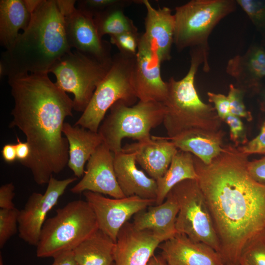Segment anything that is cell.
Here are the masks:
<instances>
[{"label":"cell","mask_w":265,"mask_h":265,"mask_svg":"<svg viewBox=\"0 0 265 265\" xmlns=\"http://www.w3.org/2000/svg\"><path fill=\"white\" fill-rule=\"evenodd\" d=\"M260 105L261 110L265 112V92L260 101Z\"/></svg>","instance_id":"44"},{"label":"cell","mask_w":265,"mask_h":265,"mask_svg":"<svg viewBox=\"0 0 265 265\" xmlns=\"http://www.w3.org/2000/svg\"><path fill=\"white\" fill-rule=\"evenodd\" d=\"M112 265H115V264L114 263Z\"/></svg>","instance_id":"47"},{"label":"cell","mask_w":265,"mask_h":265,"mask_svg":"<svg viewBox=\"0 0 265 265\" xmlns=\"http://www.w3.org/2000/svg\"><path fill=\"white\" fill-rule=\"evenodd\" d=\"M124 7L114 6L95 15L94 19L101 37L128 32H138L133 21L123 12Z\"/></svg>","instance_id":"28"},{"label":"cell","mask_w":265,"mask_h":265,"mask_svg":"<svg viewBox=\"0 0 265 265\" xmlns=\"http://www.w3.org/2000/svg\"><path fill=\"white\" fill-rule=\"evenodd\" d=\"M135 58L120 52L112 57L109 70L74 125L97 132L106 113L116 102L122 101L129 106L136 104L138 98L133 84Z\"/></svg>","instance_id":"7"},{"label":"cell","mask_w":265,"mask_h":265,"mask_svg":"<svg viewBox=\"0 0 265 265\" xmlns=\"http://www.w3.org/2000/svg\"><path fill=\"white\" fill-rule=\"evenodd\" d=\"M164 114L165 107L161 103L139 101L129 106L118 101L110 108L98 132L113 154L120 152L124 138L137 141L150 139L151 130L163 122Z\"/></svg>","instance_id":"6"},{"label":"cell","mask_w":265,"mask_h":265,"mask_svg":"<svg viewBox=\"0 0 265 265\" xmlns=\"http://www.w3.org/2000/svg\"><path fill=\"white\" fill-rule=\"evenodd\" d=\"M178 212V202L170 191L162 203L150 206L147 210L135 214L132 223L137 229L151 230L171 238L177 233L176 221Z\"/></svg>","instance_id":"24"},{"label":"cell","mask_w":265,"mask_h":265,"mask_svg":"<svg viewBox=\"0 0 265 265\" xmlns=\"http://www.w3.org/2000/svg\"><path fill=\"white\" fill-rule=\"evenodd\" d=\"M141 34L128 32L110 36V43L115 46L124 54L135 56L137 54Z\"/></svg>","instance_id":"32"},{"label":"cell","mask_w":265,"mask_h":265,"mask_svg":"<svg viewBox=\"0 0 265 265\" xmlns=\"http://www.w3.org/2000/svg\"><path fill=\"white\" fill-rule=\"evenodd\" d=\"M70 191L75 194L89 191L114 198L125 197L116 179L113 153L104 142L91 155L82 179Z\"/></svg>","instance_id":"16"},{"label":"cell","mask_w":265,"mask_h":265,"mask_svg":"<svg viewBox=\"0 0 265 265\" xmlns=\"http://www.w3.org/2000/svg\"><path fill=\"white\" fill-rule=\"evenodd\" d=\"M170 191L179 206L176 221L177 233L185 234L194 241L203 242L220 254L219 239L197 180H184Z\"/></svg>","instance_id":"10"},{"label":"cell","mask_w":265,"mask_h":265,"mask_svg":"<svg viewBox=\"0 0 265 265\" xmlns=\"http://www.w3.org/2000/svg\"><path fill=\"white\" fill-rule=\"evenodd\" d=\"M222 130L210 131L201 129L186 132L176 137L167 138L180 150L191 153L206 164H210L222 152Z\"/></svg>","instance_id":"23"},{"label":"cell","mask_w":265,"mask_h":265,"mask_svg":"<svg viewBox=\"0 0 265 265\" xmlns=\"http://www.w3.org/2000/svg\"><path fill=\"white\" fill-rule=\"evenodd\" d=\"M158 247L168 265H225L214 249L183 234L177 233Z\"/></svg>","instance_id":"17"},{"label":"cell","mask_w":265,"mask_h":265,"mask_svg":"<svg viewBox=\"0 0 265 265\" xmlns=\"http://www.w3.org/2000/svg\"><path fill=\"white\" fill-rule=\"evenodd\" d=\"M132 1L125 0H82L77 1V8L88 12L94 17L112 7L120 6L125 7Z\"/></svg>","instance_id":"34"},{"label":"cell","mask_w":265,"mask_h":265,"mask_svg":"<svg viewBox=\"0 0 265 265\" xmlns=\"http://www.w3.org/2000/svg\"><path fill=\"white\" fill-rule=\"evenodd\" d=\"M77 180L76 177L57 180L53 176L44 194L34 192L29 196L18 218L19 236L22 240L36 246L48 213L68 186Z\"/></svg>","instance_id":"11"},{"label":"cell","mask_w":265,"mask_h":265,"mask_svg":"<svg viewBox=\"0 0 265 265\" xmlns=\"http://www.w3.org/2000/svg\"><path fill=\"white\" fill-rule=\"evenodd\" d=\"M248 156L234 145L223 146L209 164L193 156L225 265L239 262L246 247L265 229V185L250 175Z\"/></svg>","instance_id":"1"},{"label":"cell","mask_w":265,"mask_h":265,"mask_svg":"<svg viewBox=\"0 0 265 265\" xmlns=\"http://www.w3.org/2000/svg\"><path fill=\"white\" fill-rule=\"evenodd\" d=\"M229 126L230 137L236 147L241 144L245 145L247 142L244 125L240 118L229 114L223 121Z\"/></svg>","instance_id":"35"},{"label":"cell","mask_w":265,"mask_h":265,"mask_svg":"<svg viewBox=\"0 0 265 265\" xmlns=\"http://www.w3.org/2000/svg\"><path fill=\"white\" fill-rule=\"evenodd\" d=\"M62 132L69 144L68 166L76 177H81L85 172V164L103 143L102 137L98 132L67 122L64 123Z\"/></svg>","instance_id":"22"},{"label":"cell","mask_w":265,"mask_h":265,"mask_svg":"<svg viewBox=\"0 0 265 265\" xmlns=\"http://www.w3.org/2000/svg\"><path fill=\"white\" fill-rule=\"evenodd\" d=\"M226 72L236 80V87L245 93L258 92L265 77V50L258 46L250 47L244 54L229 60Z\"/></svg>","instance_id":"21"},{"label":"cell","mask_w":265,"mask_h":265,"mask_svg":"<svg viewBox=\"0 0 265 265\" xmlns=\"http://www.w3.org/2000/svg\"><path fill=\"white\" fill-rule=\"evenodd\" d=\"M113 155L116 179L125 196H137L156 201L157 182L137 168L135 153L122 151Z\"/></svg>","instance_id":"19"},{"label":"cell","mask_w":265,"mask_h":265,"mask_svg":"<svg viewBox=\"0 0 265 265\" xmlns=\"http://www.w3.org/2000/svg\"><path fill=\"white\" fill-rule=\"evenodd\" d=\"M207 95L210 102L214 105V107L219 117L223 121L229 115L230 104L228 97L222 94L208 92Z\"/></svg>","instance_id":"37"},{"label":"cell","mask_w":265,"mask_h":265,"mask_svg":"<svg viewBox=\"0 0 265 265\" xmlns=\"http://www.w3.org/2000/svg\"><path fill=\"white\" fill-rule=\"evenodd\" d=\"M238 147L248 156L255 154H265V122L262 125L259 133L255 138Z\"/></svg>","instance_id":"36"},{"label":"cell","mask_w":265,"mask_h":265,"mask_svg":"<svg viewBox=\"0 0 265 265\" xmlns=\"http://www.w3.org/2000/svg\"><path fill=\"white\" fill-rule=\"evenodd\" d=\"M20 210L15 208L0 210V248L3 247L7 241L17 231Z\"/></svg>","instance_id":"29"},{"label":"cell","mask_w":265,"mask_h":265,"mask_svg":"<svg viewBox=\"0 0 265 265\" xmlns=\"http://www.w3.org/2000/svg\"><path fill=\"white\" fill-rule=\"evenodd\" d=\"M15 186L12 183L1 186L0 187V208L11 209L15 208L13 199L15 196Z\"/></svg>","instance_id":"39"},{"label":"cell","mask_w":265,"mask_h":265,"mask_svg":"<svg viewBox=\"0 0 265 265\" xmlns=\"http://www.w3.org/2000/svg\"><path fill=\"white\" fill-rule=\"evenodd\" d=\"M111 61L112 58L100 61L74 50L59 59L49 73L55 76V83L60 89L73 94L74 110L82 113Z\"/></svg>","instance_id":"9"},{"label":"cell","mask_w":265,"mask_h":265,"mask_svg":"<svg viewBox=\"0 0 265 265\" xmlns=\"http://www.w3.org/2000/svg\"><path fill=\"white\" fill-rule=\"evenodd\" d=\"M17 143L15 144L17 154V159L22 164L27 161L31 154V149L28 143L20 140L18 137H16Z\"/></svg>","instance_id":"40"},{"label":"cell","mask_w":265,"mask_h":265,"mask_svg":"<svg viewBox=\"0 0 265 265\" xmlns=\"http://www.w3.org/2000/svg\"><path fill=\"white\" fill-rule=\"evenodd\" d=\"M245 92L232 84L229 86V91L227 96L230 104V114L239 118H243L248 121L252 120V116L248 111L243 102Z\"/></svg>","instance_id":"33"},{"label":"cell","mask_w":265,"mask_h":265,"mask_svg":"<svg viewBox=\"0 0 265 265\" xmlns=\"http://www.w3.org/2000/svg\"><path fill=\"white\" fill-rule=\"evenodd\" d=\"M8 83L14 102L9 127L22 131L31 149L22 165L30 170L37 185L47 184L68 165L69 144L62 130L65 119L73 116V100L48 74L9 78Z\"/></svg>","instance_id":"2"},{"label":"cell","mask_w":265,"mask_h":265,"mask_svg":"<svg viewBox=\"0 0 265 265\" xmlns=\"http://www.w3.org/2000/svg\"><path fill=\"white\" fill-rule=\"evenodd\" d=\"M178 150L167 137L151 135L149 139L126 145L122 151L135 153L136 162L157 181L166 173Z\"/></svg>","instance_id":"18"},{"label":"cell","mask_w":265,"mask_h":265,"mask_svg":"<svg viewBox=\"0 0 265 265\" xmlns=\"http://www.w3.org/2000/svg\"><path fill=\"white\" fill-rule=\"evenodd\" d=\"M197 179L193 155L178 149L166 173L156 181L157 195L155 204L162 203L169 191L178 183L186 180Z\"/></svg>","instance_id":"27"},{"label":"cell","mask_w":265,"mask_h":265,"mask_svg":"<svg viewBox=\"0 0 265 265\" xmlns=\"http://www.w3.org/2000/svg\"><path fill=\"white\" fill-rule=\"evenodd\" d=\"M146 9L144 35L156 49L162 62L171 58L174 44L175 18L167 7L154 8L148 0H139Z\"/></svg>","instance_id":"20"},{"label":"cell","mask_w":265,"mask_h":265,"mask_svg":"<svg viewBox=\"0 0 265 265\" xmlns=\"http://www.w3.org/2000/svg\"><path fill=\"white\" fill-rule=\"evenodd\" d=\"M83 194L95 214L99 229L114 242L122 227L132 216L155 204V200L137 196L110 198L89 191Z\"/></svg>","instance_id":"12"},{"label":"cell","mask_w":265,"mask_h":265,"mask_svg":"<svg viewBox=\"0 0 265 265\" xmlns=\"http://www.w3.org/2000/svg\"><path fill=\"white\" fill-rule=\"evenodd\" d=\"M72 50L64 17L56 0H41L30 23L12 46L1 54L6 75L49 73L53 64Z\"/></svg>","instance_id":"3"},{"label":"cell","mask_w":265,"mask_h":265,"mask_svg":"<svg viewBox=\"0 0 265 265\" xmlns=\"http://www.w3.org/2000/svg\"><path fill=\"white\" fill-rule=\"evenodd\" d=\"M247 169L250 175L254 180L265 185V157L258 159L249 161Z\"/></svg>","instance_id":"38"},{"label":"cell","mask_w":265,"mask_h":265,"mask_svg":"<svg viewBox=\"0 0 265 265\" xmlns=\"http://www.w3.org/2000/svg\"><path fill=\"white\" fill-rule=\"evenodd\" d=\"M248 265L246 263H245L244 261L240 260L239 262H238L237 264H229V265Z\"/></svg>","instance_id":"45"},{"label":"cell","mask_w":265,"mask_h":265,"mask_svg":"<svg viewBox=\"0 0 265 265\" xmlns=\"http://www.w3.org/2000/svg\"><path fill=\"white\" fill-rule=\"evenodd\" d=\"M98 229L95 214L86 200L70 202L46 220L36 246V255L54 258L72 251Z\"/></svg>","instance_id":"5"},{"label":"cell","mask_w":265,"mask_h":265,"mask_svg":"<svg viewBox=\"0 0 265 265\" xmlns=\"http://www.w3.org/2000/svg\"><path fill=\"white\" fill-rule=\"evenodd\" d=\"M0 265H4L3 263V260H2V256H1V254L0 255Z\"/></svg>","instance_id":"46"},{"label":"cell","mask_w":265,"mask_h":265,"mask_svg":"<svg viewBox=\"0 0 265 265\" xmlns=\"http://www.w3.org/2000/svg\"><path fill=\"white\" fill-rule=\"evenodd\" d=\"M233 0H192L176 7L174 44L181 51L202 49L208 56V39L217 24L236 7Z\"/></svg>","instance_id":"8"},{"label":"cell","mask_w":265,"mask_h":265,"mask_svg":"<svg viewBox=\"0 0 265 265\" xmlns=\"http://www.w3.org/2000/svg\"><path fill=\"white\" fill-rule=\"evenodd\" d=\"M170 238L148 230L136 229L127 222L121 228L115 242V265H147L156 248Z\"/></svg>","instance_id":"15"},{"label":"cell","mask_w":265,"mask_h":265,"mask_svg":"<svg viewBox=\"0 0 265 265\" xmlns=\"http://www.w3.org/2000/svg\"><path fill=\"white\" fill-rule=\"evenodd\" d=\"M115 242L100 229L73 250L78 265H112Z\"/></svg>","instance_id":"26"},{"label":"cell","mask_w":265,"mask_h":265,"mask_svg":"<svg viewBox=\"0 0 265 265\" xmlns=\"http://www.w3.org/2000/svg\"><path fill=\"white\" fill-rule=\"evenodd\" d=\"M2 157L7 163H12L17 159L15 144L8 143L5 144L1 150Z\"/></svg>","instance_id":"42"},{"label":"cell","mask_w":265,"mask_h":265,"mask_svg":"<svg viewBox=\"0 0 265 265\" xmlns=\"http://www.w3.org/2000/svg\"><path fill=\"white\" fill-rule=\"evenodd\" d=\"M236 2L254 25L258 29L265 31V0H237Z\"/></svg>","instance_id":"31"},{"label":"cell","mask_w":265,"mask_h":265,"mask_svg":"<svg viewBox=\"0 0 265 265\" xmlns=\"http://www.w3.org/2000/svg\"><path fill=\"white\" fill-rule=\"evenodd\" d=\"M240 260L248 265H265V229L250 242Z\"/></svg>","instance_id":"30"},{"label":"cell","mask_w":265,"mask_h":265,"mask_svg":"<svg viewBox=\"0 0 265 265\" xmlns=\"http://www.w3.org/2000/svg\"><path fill=\"white\" fill-rule=\"evenodd\" d=\"M162 61L152 44L141 34L133 71V84L139 101L163 103L168 94L161 78Z\"/></svg>","instance_id":"13"},{"label":"cell","mask_w":265,"mask_h":265,"mask_svg":"<svg viewBox=\"0 0 265 265\" xmlns=\"http://www.w3.org/2000/svg\"><path fill=\"white\" fill-rule=\"evenodd\" d=\"M66 37L72 49L100 61L110 59V46L102 40L93 16L72 4L63 12Z\"/></svg>","instance_id":"14"},{"label":"cell","mask_w":265,"mask_h":265,"mask_svg":"<svg viewBox=\"0 0 265 265\" xmlns=\"http://www.w3.org/2000/svg\"><path fill=\"white\" fill-rule=\"evenodd\" d=\"M53 258L54 261L52 265H78L73 250L63 252Z\"/></svg>","instance_id":"41"},{"label":"cell","mask_w":265,"mask_h":265,"mask_svg":"<svg viewBox=\"0 0 265 265\" xmlns=\"http://www.w3.org/2000/svg\"><path fill=\"white\" fill-rule=\"evenodd\" d=\"M190 56L186 75L178 80L172 77L167 82L168 94L163 103L165 114L162 123L168 138L192 130H221L222 121L214 106L202 101L194 85L199 66L203 63L204 70L210 68L208 58L200 48L191 49Z\"/></svg>","instance_id":"4"},{"label":"cell","mask_w":265,"mask_h":265,"mask_svg":"<svg viewBox=\"0 0 265 265\" xmlns=\"http://www.w3.org/2000/svg\"><path fill=\"white\" fill-rule=\"evenodd\" d=\"M147 265H168L164 258L160 256L154 255L148 262Z\"/></svg>","instance_id":"43"},{"label":"cell","mask_w":265,"mask_h":265,"mask_svg":"<svg viewBox=\"0 0 265 265\" xmlns=\"http://www.w3.org/2000/svg\"><path fill=\"white\" fill-rule=\"evenodd\" d=\"M31 16L25 0H0V43L5 50L14 44L19 31L27 28Z\"/></svg>","instance_id":"25"}]
</instances>
